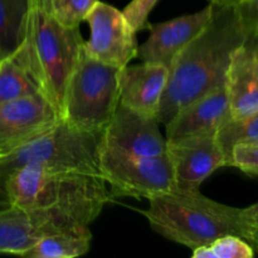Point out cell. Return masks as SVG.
<instances>
[{
	"label": "cell",
	"mask_w": 258,
	"mask_h": 258,
	"mask_svg": "<svg viewBox=\"0 0 258 258\" xmlns=\"http://www.w3.org/2000/svg\"><path fill=\"white\" fill-rule=\"evenodd\" d=\"M246 39L236 8L214 5L211 20L169 67L158 122L165 125L186 105L224 86L232 53Z\"/></svg>",
	"instance_id": "obj_1"
},
{
	"label": "cell",
	"mask_w": 258,
	"mask_h": 258,
	"mask_svg": "<svg viewBox=\"0 0 258 258\" xmlns=\"http://www.w3.org/2000/svg\"><path fill=\"white\" fill-rule=\"evenodd\" d=\"M149 208L141 211L151 229L178 244L197 248L227 234L246 239L258 249V228L246 208L212 201L199 189L176 190L149 197Z\"/></svg>",
	"instance_id": "obj_2"
},
{
	"label": "cell",
	"mask_w": 258,
	"mask_h": 258,
	"mask_svg": "<svg viewBox=\"0 0 258 258\" xmlns=\"http://www.w3.org/2000/svg\"><path fill=\"white\" fill-rule=\"evenodd\" d=\"M4 184L12 206L25 211L49 209L88 227L112 198L98 174L39 165L18 169Z\"/></svg>",
	"instance_id": "obj_3"
},
{
	"label": "cell",
	"mask_w": 258,
	"mask_h": 258,
	"mask_svg": "<svg viewBox=\"0 0 258 258\" xmlns=\"http://www.w3.org/2000/svg\"><path fill=\"white\" fill-rule=\"evenodd\" d=\"M83 44L80 28L63 27L50 13L32 8L25 20L22 43L13 55L59 117L66 87Z\"/></svg>",
	"instance_id": "obj_4"
},
{
	"label": "cell",
	"mask_w": 258,
	"mask_h": 258,
	"mask_svg": "<svg viewBox=\"0 0 258 258\" xmlns=\"http://www.w3.org/2000/svg\"><path fill=\"white\" fill-rule=\"evenodd\" d=\"M102 133L80 130L60 118L49 130L0 156V181L5 183L10 174L27 165L101 175Z\"/></svg>",
	"instance_id": "obj_5"
},
{
	"label": "cell",
	"mask_w": 258,
	"mask_h": 258,
	"mask_svg": "<svg viewBox=\"0 0 258 258\" xmlns=\"http://www.w3.org/2000/svg\"><path fill=\"white\" fill-rule=\"evenodd\" d=\"M121 70L95 59L83 48L66 87L60 118L80 130L102 133L120 102Z\"/></svg>",
	"instance_id": "obj_6"
},
{
	"label": "cell",
	"mask_w": 258,
	"mask_h": 258,
	"mask_svg": "<svg viewBox=\"0 0 258 258\" xmlns=\"http://www.w3.org/2000/svg\"><path fill=\"white\" fill-rule=\"evenodd\" d=\"M100 171L112 198L141 199L174 189V171L166 155L138 156L101 146Z\"/></svg>",
	"instance_id": "obj_7"
},
{
	"label": "cell",
	"mask_w": 258,
	"mask_h": 258,
	"mask_svg": "<svg viewBox=\"0 0 258 258\" xmlns=\"http://www.w3.org/2000/svg\"><path fill=\"white\" fill-rule=\"evenodd\" d=\"M85 22L91 28V38L83 48L95 59L123 68L138 55L136 32L121 10L97 2Z\"/></svg>",
	"instance_id": "obj_8"
},
{
	"label": "cell",
	"mask_w": 258,
	"mask_h": 258,
	"mask_svg": "<svg viewBox=\"0 0 258 258\" xmlns=\"http://www.w3.org/2000/svg\"><path fill=\"white\" fill-rule=\"evenodd\" d=\"M85 227L49 209L25 211L12 206L0 211V253L22 257L43 237Z\"/></svg>",
	"instance_id": "obj_9"
},
{
	"label": "cell",
	"mask_w": 258,
	"mask_h": 258,
	"mask_svg": "<svg viewBox=\"0 0 258 258\" xmlns=\"http://www.w3.org/2000/svg\"><path fill=\"white\" fill-rule=\"evenodd\" d=\"M60 120L42 95L0 103V156L49 130Z\"/></svg>",
	"instance_id": "obj_10"
},
{
	"label": "cell",
	"mask_w": 258,
	"mask_h": 258,
	"mask_svg": "<svg viewBox=\"0 0 258 258\" xmlns=\"http://www.w3.org/2000/svg\"><path fill=\"white\" fill-rule=\"evenodd\" d=\"M102 146L138 156L166 154V140L156 117L146 116L118 102L102 133Z\"/></svg>",
	"instance_id": "obj_11"
},
{
	"label": "cell",
	"mask_w": 258,
	"mask_h": 258,
	"mask_svg": "<svg viewBox=\"0 0 258 258\" xmlns=\"http://www.w3.org/2000/svg\"><path fill=\"white\" fill-rule=\"evenodd\" d=\"M166 155L174 171V189L194 190L217 169L227 166V159L216 134L196 136L166 144Z\"/></svg>",
	"instance_id": "obj_12"
},
{
	"label": "cell",
	"mask_w": 258,
	"mask_h": 258,
	"mask_svg": "<svg viewBox=\"0 0 258 258\" xmlns=\"http://www.w3.org/2000/svg\"><path fill=\"white\" fill-rule=\"evenodd\" d=\"M214 5L193 14L174 18L168 22L150 24V37L138 48V55L143 62L159 63L170 67L175 55L203 29L211 20Z\"/></svg>",
	"instance_id": "obj_13"
},
{
	"label": "cell",
	"mask_w": 258,
	"mask_h": 258,
	"mask_svg": "<svg viewBox=\"0 0 258 258\" xmlns=\"http://www.w3.org/2000/svg\"><path fill=\"white\" fill-rule=\"evenodd\" d=\"M229 118L228 97L226 87L222 86L186 105L165 123L166 144L217 134L218 128Z\"/></svg>",
	"instance_id": "obj_14"
},
{
	"label": "cell",
	"mask_w": 258,
	"mask_h": 258,
	"mask_svg": "<svg viewBox=\"0 0 258 258\" xmlns=\"http://www.w3.org/2000/svg\"><path fill=\"white\" fill-rule=\"evenodd\" d=\"M169 67L159 63L126 66L120 73V103L156 117L168 81Z\"/></svg>",
	"instance_id": "obj_15"
},
{
	"label": "cell",
	"mask_w": 258,
	"mask_h": 258,
	"mask_svg": "<svg viewBox=\"0 0 258 258\" xmlns=\"http://www.w3.org/2000/svg\"><path fill=\"white\" fill-rule=\"evenodd\" d=\"M231 118L241 120L258 111V50L242 44L232 53L226 75Z\"/></svg>",
	"instance_id": "obj_16"
},
{
	"label": "cell",
	"mask_w": 258,
	"mask_h": 258,
	"mask_svg": "<svg viewBox=\"0 0 258 258\" xmlns=\"http://www.w3.org/2000/svg\"><path fill=\"white\" fill-rule=\"evenodd\" d=\"M92 234L88 227L68 229L40 238L22 257L25 258H76L90 251Z\"/></svg>",
	"instance_id": "obj_17"
},
{
	"label": "cell",
	"mask_w": 258,
	"mask_h": 258,
	"mask_svg": "<svg viewBox=\"0 0 258 258\" xmlns=\"http://www.w3.org/2000/svg\"><path fill=\"white\" fill-rule=\"evenodd\" d=\"M30 9V0H0V60L17 53Z\"/></svg>",
	"instance_id": "obj_18"
},
{
	"label": "cell",
	"mask_w": 258,
	"mask_h": 258,
	"mask_svg": "<svg viewBox=\"0 0 258 258\" xmlns=\"http://www.w3.org/2000/svg\"><path fill=\"white\" fill-rule=\"evenodd\" d=\"M40 95L37 85L14 58L0 60V103Z\"/></svg>",
	"instance_id": "obj_19"
},
{
	"label": "cell",
	"mask_w": 258,
	"mask_h": 258,
	"mask_svg": "<svg viewBox=\"0 0 258 258\" xmlns=\"http://www.w3.org/2000/svg\"><path fill=\"white\" fill-rule=\"evenodd\" d=\"M216 136L228 163L229 154L234 146L258 140V111L241 120L229 118L218 128Z\"/></svg>",
	"instance_id": "obj_20"
},
{
	"label": "cell",
	"mask_w": 258,
	"mask_h": 258,
	"mask_svg": "<svg viewBox=\"0 0 258 258\" xmlns=\"http://www.w3.org/2000/svg\"><path fill=\"white\" fill-rule=\"evenodd\" d=\"M254 248L239 236L227 234L193 249L194 258H252Z\"/></svg>",
	"instance_id": "obj_21"
},
{
	"label": "cell",
	"mask_w": 258,
	"mask_h": 258,
	"mask_svg": "<svg viewBox=\"0 0 258 258\" xmlns=\"http://www.w3.org/2000/svg\"><path fill=\"white\" fill-rule=\"evenodd\" d=\"M98 0H52L50 14L67 28H80Z\"/></svg>",
	"instance_id": "obj_22"
},
{
	"label": "cell",
	"mask_w": 258,
	"mask_h": 258,
	"mask_svg": "<svg viewBox=\"0 0 258 258\" xmlns=\"http://www.w3.org/2000/svg\"><path fill=\"white\" fill-rule=\"evenodd\" d=\"M227 166L237 168L251 175H258V140L234 146L229 154Z\"/></svg>",
	"instance_id": "obj_23"
},
{
	"label": "cell",
	"mask_w": 258,
	"mask_h": 258,
	"mask_svg": "<svg viewBox=\"0 0 258 258\" xmlns=\"http://www.w3.org/2000/svg\"><path fill=\"white\" fill-rule=\"evenodd\" d=\"M236 12L246 33V44L256 45L258 43V0H246L236 7Z\"/></svg>",
	"instance_id": "obj_24"
},
{
	"label": "cell",
	"mask_w": 258,
	"mask_h": 258,
	"mask_svg": "<svg viewBox=\"0 0 258 258\" xmlns=\"http://www.w3.org/2000/svg\"><path fill=\"white\" fill-rule=\"evenodd\" d=\"M159 0H133L122 13L125 14L126 19L128 20L130 25L136 33L143 29H148L149 25V14Z\"/></svg>",
	"instance_id": "obj_25"
},
{
	"label": "cell",
	"mask_w": 258,
	"mask_h": 258,
	"mask_svg": "<svg viewBox=\"0 0 258 258\" xmlns=\"http://www.w3.org/2000/svg\"><path fill=\"white\" fill-rule=\"evenodd\" d=\"M9 207H12V203H10L9 197H8L7 189H5L4 183L0 181V211L9 208Z\"/></svg>",
	"instance_id": "obj_26"
},
{
	"label": "cell",
	"mask_w": 258,
	"mask_h": 258,
	"mask_svg": "<svg viewBox=\"0 0 258 258\" xmlns=\"http://www.w3.org/2000/svg\"><path fill=\"white\" fill-rule=\"evenodd\" d=\"M246 0H209V3L216 7H224V8H236L239 4H242Z\"/></svg>",
	"instance_id": "obj_27"
},
{
	"label": "cell",
	"mask_w": 258,
	"mask_h": 258,
	"mask_svg": "<svg viewBox=\"0 0 258 258\" xmlns=\"http://www.w3.org/2000/svg\"><path fill=\"white\" fill-rule=\"evenodd\" d=\"M32 3V8L39 10H44V12H50V4L52 0H30Z\"/></svg>",
	"instance_id": "obj_28"
},
{
	"label": "cell",
	"mask_w": 258,
	"mask_h": 258,
	"mask_svg": "<svg viewBox=\"0 0 258 258\" xmlns=\"http://www.w3.org/2000/svg\"><path fill=\"white\" fill-rule=\"evenodd\" d=\"M247 213H248L249 218H251L252 223L254 224V226L258 228V202L256 204H253V206L251 207H247Z\"/></svg>",
	"instance_id": "obj_29"
},
{
	"label": "cell",
	"mask_w": 258,
	"mask_h": 258,
	"mask_svg": "<svg viewBox=\"0 0 258 258\" xmlns=\"http://www.w3.org/2000/svg\"><path fill=\"white\" fill-rule=\"evenodd\" d=\"M252 47H254V48H256V49L258 50V43H257V44H256V45H252Z\"/></svg>",
	"instance_id": "obj_30"
}]
</instances>
